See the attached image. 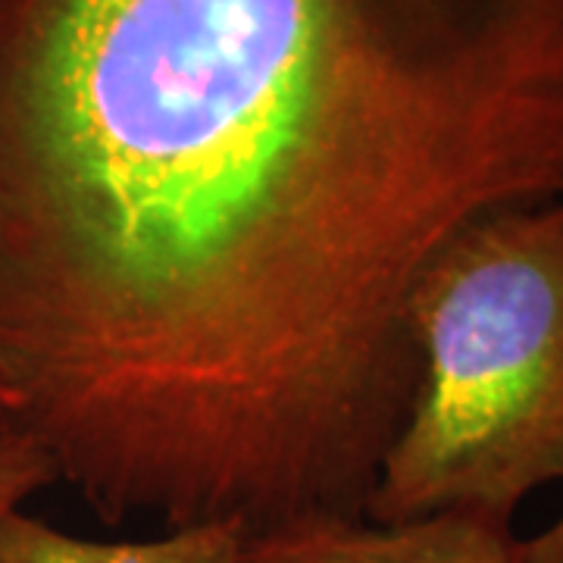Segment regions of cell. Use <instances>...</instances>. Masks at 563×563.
Returning <instances> with one entry per match:
<instances>
[{
	"label": "cell",
	"instance_id": "1",
	"mask_svg": "<svg viewBox=\"0 0 563 563\" xmlns=\"http://www.w3.org/2000/svg\"><path fill=\"white\" fill-rule=\"evenodd\" d=\"M563 198V0H0L7 426L101 523L366 517L466 225Z\"/></svg>",
	"mask_w": 563,
	"mask_h": 563
},
{
	"label": "cell",
	"instance_id": "2",
	"mask_svg": "<svg viewBox=\"0 0 563 563\" xmlns=\"http://www.w3.org/2000/svg\"><path fill=\"white\" fill-rule=\"evenodd\" d=\"M420 383L366 520H510L563 483V198L466 225L407 301Z\"/></svg>",
	"mask_w": 563,
	"mask_h": 563
},
{
	"label": "cell",
	"instance_id": "3",
	"mask_svg": "<svg viewBox=\"0 0 563 563\" xmlns=\"http://www.w3.org/2000/svg\"><path fill=\"white\" fill-rule=\"evenodd\" d=\"M244 563H523L510 520L442 510L401 523L303 517L247 536Z\"/></svg>",
	"mask_w": 563,
	"mask_h": 563
},
{
	"label": "cell",
	"instance_id": "4",
	"mask_svg": "<svg viewBox=\"0 0 563 563\" xmlns=\"http://www.w3.org/2000/svg\"><path fill=\"white\" fill-rule=\"evenodd\" d=\"M247 532L232 523L166 529L157 539L101 542L13 510L0 520V563H244Z\"/></svg>",
	"mask_w": 563,
	"mask_h": 563
},
{
	"label": "cell",
	"instance_id": "5",
	"mask_svg": "<svg viewBox=\"0 0 563 563\" xmlns=\"http://www.w3.org/2000/svg\"><path fill=\"white\" fill-rule=\"evenodd\" d=\"M51 485H57V473L41 444L10 426H0V520L22 510L29 498Z\"/></svg>",
	"mask_w": 563,
	"mask_h": 563
},
{
	"label": "cell",
	"instance_id": "6",
	"mask_svg": "<svg viewBox=\"0 0 563 563\" xmlns=\"http://www.w3.org/2000/svg\"><path fill=\"white\" fill-rule=\"evenodd\" d=\"M520 554H523V563H563V510L539 536L520 539Z\"/></svg>",
	"mask_w": 563,
	"mask_h": 563
},
{
	"label": "cell",
	"instance_id": "7",
	"mask_svg": "<svg viewBox=\"0 0 563 563\" xmlns=\"http://www.w3.org/2000/svg\"><path fill=\"white\" fill-rule=\"evenodd\" d=\"M10 420V398H7V391L0 388V426H7Z\"/></svg>",
	"mask_w": 563,
	"mask_h": 563
}]
</instances>
